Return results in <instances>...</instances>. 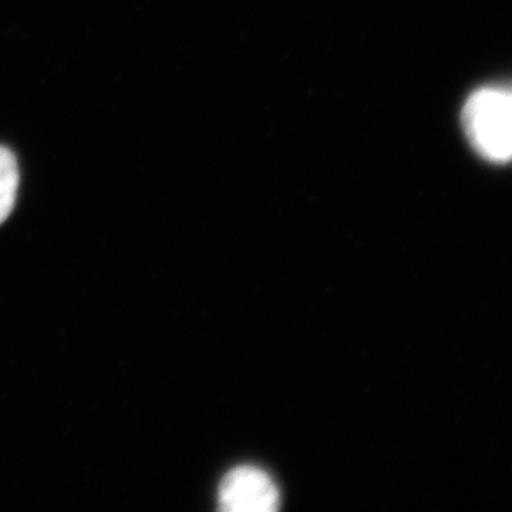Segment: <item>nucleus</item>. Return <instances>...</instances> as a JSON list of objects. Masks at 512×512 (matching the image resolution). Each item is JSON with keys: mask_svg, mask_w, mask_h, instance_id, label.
I'll use <instances>...</instances> for the list:
<instances>
[{"mask_svg": "<svg viewBox=\"0 0 512 512\" xmlns=\"http://www.w3.org/2000/svg\"><path fill=\"white\" fill-rule=\"evenodd\" d=\"M464 131L474 150L491 163H508L512 154L511 93L503 87H484L464 104Z\"/></svg>", "mask_w": 512, "mask_h": 512, "instance_id": "f257e3e1", "label": "nucleus"}, {"mask_svg": "<svg viewBox=\"0 0 512 512\" xmlns=\"http://www.w3.org/2000/svg\"><path fill=\"white\" fill-rule=\"evenodd\" d=\"M278 487L261 468L238 467L220 485L218 503L225 512H272L278 510Z\"/></svg>", "mask_w": 512, "mask_h": 512, "instance_id": "f03ea898", "label": "nucleus"}, {"mask_svg": "<svg viewBox=\"0 0 512 512\" xmlns=\"http://www.w3.org/2000/svg\"><path fill=\"white\" fill-rule=\"evenodd\" d=\"M19 188V167L15 154L0 146V224H3L15 207Z\"/></svg>", "mask_w": 512, "mask_h": 512, "instance_id": "7ed1b4c3", "label": "nucleus"}]
</instances>
